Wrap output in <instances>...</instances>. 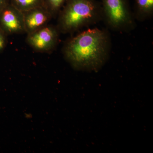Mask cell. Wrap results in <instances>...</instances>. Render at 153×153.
Returning <instances> with one entry per match:
<instances>
[{
    "instance_id": "obj_10",
    "label": "cell",
    "mask_w": 153,
    "mask_h": 153,
    "mask_svg": "<svg viewBox=\"0 0 153 153\" xmlns=\"http://www.w3.org/2000/svg\"><path fill=\"white\" fill-rule=\"evenodd\" d=\"M4 41L2 37L0 35V49H1L4 47Z\"/></svg>"
},
{
    "instance_id": "obj_5",
    "label": "cell",
    "mask_w": 153,
    "mask_h": 153,
    "mask_svg": "<svg viewBox=\"0 0 153 153\" xmlns=\"http://www.w3.org/2000/svg\"><path fill=\"white\" fill-rule=\"evenodd\" d=\"M137 19L143 20L153 15V0H136Z\"/></svg>"
},
{
    "instance_id": "obj_3",
    "label": "cell",
    "mask_w": 153,
    "mask_h": 153,
    "mask_svg": "<svg viewBox=\"0 0 153 153\" xmlns=\"http://www.w3.org/2000/svg\"><path fill=\"white\" fill-rule=\"evenodd\" d=\"M102 18L113 30L127 31L133 28V16L126 7L124 0H104Z\"/></svg>"
},
{
    "instance_id": "obj_2",
    "label": "cell",
    "mask_w": 153,
    "mask_h": 153,
    "mask_svg": "<svg viewBox=\"0 0 153 153\" xmlns=\"http://www.w3.org/2000/svg\"><path fill=\"white\" fill-rule=\"evenodd\" d=\"M102 18V12L91 0H73L61 17L65 31L76 30L95 24Z\"/></svg>"
},
{
    "instance_id": "obj_9",
    "label": "cell",
    "mask_w": 153,
    "mask_h": 153,
    "mask_svg": "<svg viewBox=\"0 0 153 153\" xmlns=\"http://www.w3.org/2000/svg\"><path fill=\"white\" fill-rule=\"evenodd\" d=\"M64 0H50L52 6L55 9L58 8L61 6Z\"/></svg>"
},
{
    "instance_id": "obj_8",
    "label": "cell",
    "mask_w": 153,
    "mask_h": 153,
    "mask_svg": "<svg viewBox=\"0 0 153 153\" xmlns=\"http://www.w3.org/2000/svg\"><path fill=\"white\" fill-rule=\"evenodd\" d=\"M17 3L24 7H30L36 3V0H16Z\"/></svg>"
},
{
    "instance_id": "obj_4",
    "label": "cell",
    "mask_w": 153,
    "mask_h": 153,
    "mask_svg": "<svg viewBox=\"0 0 153 153\" xmlns=\"http://www.w3.org/2000/svg\"><path fill=\"white\" fill-rule=\"evenodd\" d=\"M55 38V32L50 28H45L31 36L30 41L35 48L42 50L52 45Z\"/></svg>"
},
{
    "instance_id": "obj_6",
    "label": "cell",
    "mask_w": 153,
    "mask_h": 153,
    "mask_svg": "<svg viewBox=\"0 0 153 153\" xmlns=\"http://www.w3.org/2000/svg\"><path fill=\"white\" fill-rule=\"evenodd\" d=\"M2 20L5 27L10 32H16L21 29L19 18L13 12L7 10L3 13Z\"/></svg>"
},
{
    "instance_id": "obj_7",
    "label": "cell",
    "mask_w": 153,
    "mask_h": 153,
    "mask_svg": "<svg viewBox=\"0 0 153 153\" xmlns=\"http://www.w3.org/2000/svg\"><path fill=\"white\" fill-rule=\"evenodd\" d=\"M47 20V16L45 14L40 11H35L27 17L26 25L29 29L33 30L44 25Z\"/></svg>"
},
{
    "instance_id": "obj_1",
    "label": "cell",
    "mask_w": 153,
    "mask_h": 153,
    "mask_svg": "<svg viewBox=\"0 0 153 153\" xmlns=\"http://www.w3.org/2000/svg\"><path fill=\"white\" fill-rule=\"evenodd\" d=\"M107 33L98 28L89 29L72 38L65 49L66 58L74 68L82 71H98L109 55Z\"/></svg>"
}]
</instances>
